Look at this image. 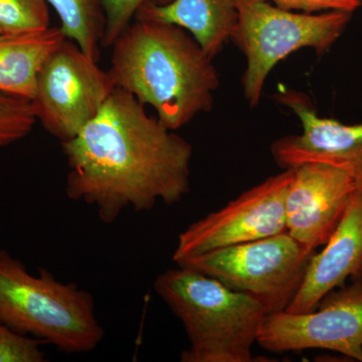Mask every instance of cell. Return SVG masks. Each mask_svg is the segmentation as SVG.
<instances>
[{
    "mask_svg": "<svg viewBox=\"0 0 362 362\" xmlns=\"http://www.w3.org/2000/svg\"><path fill=\"white\" fill-rule=\"evenodd\" d=\"M37 122L32 101L0 93V148L30 135Z\"/></svg>",
    "mask_w": 362,
    "mask_h": 362,
    "instance_id": "cell-17",
    "label": "cell"
},
{
    "mask_svg": "<svg viewBox=\"0 0 362 362\" xmlns=\"http://www.w3.org/2000/svg\"><path fill=\"white\" fill-rule=\"evenodd\" d=\"M0 324L66 354H88L105 330L92 295L49 271L30 273L23 261L0 249Z\"/></svg>",
    "mask_w": 362,
    "mask_h": 362,
    "instance_id": "cell-4",
    "label": "cell"
},
{
    "mask_svg": "<svg viewBox=\"0 0 362 362\" xmlns=\"http://www.w3.org/2000/svg\"><path fill=\"white\" fill-rule=\"evenodd\" d=\"M59 28L0 35V93L32 101L37 76L52 52L65 40Z\"/></svg>",
    "mask_w": 362,
    "mask_h": 362,
    "instance_id": "cell-14",
    "label": "cell"
},
{
    "mask_svg": "<svg viewBox=\"0 0 362 362\" xmlns=\"http://www.w3.org/2000/svg\"><path fill=\"white\" fill-rule=\"evenodd\" d=\"M49 28L45 0H0V28L4 35L37 32Z\"/></svg>",
    "mask_w": 362,
    "mask_h": 362,
    "instance_id": "cell-16",
    "label": "cell"
},
{
    "mask_svg": "<svg viewBox=\"0 0 362 362\" xmlns=\"http://www.w3.org/2000/svg\"><path fill=\"white\" fill-rule=\"evenodd\" d=\"M115 89L109 71L65 39L40 69L33 110L47 132L69 141L99 114Z\"/></svg>",
    "mask_w": 362,
    "mask_h": 362,
    "instance_id": "cell-7",
    "label": "cell"
},
{
    "mask_svg": "<svg viewBox=\"0 0 362 362\" xmlns=\"http://www.w3.org/2000/svg\"><path fill=\"white\" fill-rule=\"evenodd\" d=\"M66 197L96 209L111 225L128 209L177 204L189 192L192 144L116 88L73 139L61 143Z\"/></svg>",
    "mask_w": 362,
    "mask_h": 362,
    "instance_id": "cell-1",
    "label": "cell"
},
{
    "mask_svg": "<svg viewBox=\"0 0 362 362\" xmlns=\"http://www.w3.org/2000/svg\"><path fill=\"white\" fill-rule=\"evenodd\" d=\"M238 23L232 39L247 59L242 85L251 108L258 106L271 71L293 52L308 47L329 51L344 33L352 13L285 11L269 0H235Z\"/></svg>",
    "mask_w": 362,
    "mask_h": 362,
    "instance_id": "cell-5",
    "label": "cell"
},
{
    "mask_svg": "<svg viewBox=\"0 0 362 362\" xmlns=\"http://www.w3.org/2000/svg\"><path fill=\"white\" fill-rule=\"evenodd\" d=\"M111 47L109 73L116 88L151 106L169 129L213 109L220 74L187 30L135 18Z\"/></svg>",
    "mask_w": 362,
    "mask_h": 362,
    "instance_id": "cell-2",
    "label": "cell"
},
{
    "mask_svg": "<svg viewBox=\"0 0 362 362\" xmlns=\"http://www.w3.org/2000/svg\"><path fill=\"white\" fill-rule=\"evenodd\" d=\"M153 288L187 332L189 346L181 352V362L252 361L267 315L256 299L178 265L161 273Z\"/></svg>",
    "mask_w": 362,
    "mask_h": 362,
    "instance_id": "cell-3",
    "label": "cell"
},
{
    "mask_svg": "<svg viewBox=\"0 0 362 362\" xmlns=\"http://www.w3.org/2000/svg\"><path fill=\"white\" fill-rule=\"evenodd\" d=\"M285 11L316 13L338 11L354 13L362 6V0H269Z\"/></svg>",
    "mask_w": 362,
    "mask_h": 362,
    "instance_id": "cell-20",
    "label": "cell"
},
{
    "mask_svg": "<svg viewBox=\"0 0 362 362\" xmlns=\"http://www.w3.org/2000/svg\"><path fill=\"white\" fill-rule=\"evenodd\" d=\"M257 343L272 352L325 349L362 362V281L328 293L313 311L267 314Z\"/></svg>",
    "mask_w": 362,
    "mask_h": 362,
    "instance_id": "cell-9",
    "label": "cell"
},
{
    "mask_svg": "<svg viewBox=\"0 0 362 362\" xmlns=\"http://www.w3.org/2000/svg\"><path fill=\"white\" fill-rule=\"evenodd\" d=\"M57 11L62 33L93 59H99L105 30L101 0H45Z\"/></svg>",
    "mask_w": 362,
    "mask_h": 362,
    "instance_id": "cell-15",
    "label": "cell"
},
{
    "mask_svg": "<svg viewBox=\"0 0 362 362\" xmlns=\"http://www.w3.org/2000/svg\"><path fill=\"white\" fill-rule=\"evenodd\" d=\"M2 35V30H1V28H0V35Z\"/></svg>",
    "mask_w": 362,
    "mask_h": 362,
    "instance_id": "cell-21",
    "label": "cell"
},
{
    "mask_svg": "<svg viewBox=\"0 0 362 362\" xmlns=\"http://www.w3.org/2000/svg\"><path fill=\"white\" fill-rule=\"evenodd\" d=\"M294 173L284 169L188 226L178 235L173 261L286 232V197Z\"/></svg>",
    "mask_w": 362,
    "mask_h": 362,
    "instance_id": "cell-8",
    "label": "cell"
},
{
    "mask_svg": "<svg viewBox=\"0 0 362 362\" xmlns=\"http://www.w3.org/2000/svg\"><path fill=\"white\" fill-rule=\"evenodd\" d=\"M294 170L286 197V232L315 251L329 240L358 185L346 170L329 164L310 162Z\"/></svg>",
    "mask_w": 362,
    "mask_h": 362,
    "instance_id": "cell-11",
    "label": "cell"
},
{
    "mask_svg": "<svg viewBox=\"0 0 362 362\" xmlns=\"http://www.w3.org/2000/svg\"><path fill=\"white\" fill-rule=\"evenodd\" d=\"M135 18L180 26L214 59L232 39L238 11L235 0H173L168 4L147 1Z\"/></svg>",
    "mask_w": 362,
    "mask_h": 362,
    "instance_id": "cell-13",
    "label": "cell"
},
{
    "mask_svg": "<svg viewBox=\"0 0 362 362\" xmlns=\"http://www.w3.org/2000/svg\"><path fill=\"white\" fill-rule=\"evenodd\" d=\"M314 252L284 232L190 257L176 265L254 298L271 314L285 311L291 303Z\"/></svg>",
    "mask_w": 362,
    "mask_h": 362,
    "instance_id": "cell-6",
    "label": "cell"
},
{
    "mask_svg": "<svg viewBox=\"0 0 362 362\" xmlns=\"http://www.w3.org/2000/svg\"><path fill=\"white\" fill-rule=\"evenodd\" d=\"M42 343L0 324V362H44Z\"/></svg>",
    "mask_w": 362,
    "mask_h": 362,
    "instance_id": "cell-19",
    "label": "cell"
},
{
    "mask_svg": "<svg viewBox=\"0 0 362 362\" xmlns=\"http://www.w3.org/2000/svg\"><path fill=\"white\" fill-rule=\"evenodd\" d=\"M349 277L362 281V187H357L322 251L311 257L304 281L285 311L307 313Z\"/></svg>",
    "mask_w": 362,
    "mask_h": 362,
    "instance_id": "cell-12",
    "label": "cell"
},
{
    "mask_svg": "<svg viewBox=\"0 0 362 362\" xmlns=\"http://www.w3.org/2000/svg\"><path fill=\"white\" fill-rule=\"evenodd\" d=\"M276 100L299 118L303 128L301 134L286 136L272 144L278 165L287 169L310 162L329 164L346 170L362 187V123L347 125L321 117L299 90H280Z\"/></svg>",
    "mask_w": 362,
    "mask_h": 362,
    "instance_id": "cell-10",
    "label": "cell"
},
{
    "mask_svg": "<svg viewBox=\"0 0 362 362\" xmlns=\"http://www.w3.org/2000/svg\"><path fill=\"white\" fill-rule=\"evenodd\" d=\"M147 1L168 4L173 0H101L105 16V30L101 45L111 47L117 37L130 25L138 9Z\"/></svg>",
    "mask_w": 362,
    "mask_h": 362,
    "instance_id": "cell-18",
    "label": "cell"
}]
</instances>
